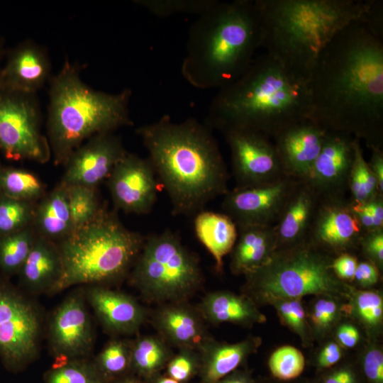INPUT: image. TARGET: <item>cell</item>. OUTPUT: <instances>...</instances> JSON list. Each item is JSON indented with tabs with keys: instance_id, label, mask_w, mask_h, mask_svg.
<instances>
[{
	"instance_id": "cell-6",
	"label": "cell",
	"mask_w": 383,
	"mask_h": 383,
	"mask_svg": "<svg viewBox=\"0 0 383 383\" xmlns=\"http://www.w3.org/2000/svg\"><path fill=\"white\" fill-rule=\"evenodd\" d=\"M50 88L48 135L56 165H65L86 140L133 124L129 89L116 94L94 90L67 60L51 79Z\"/></svg>"
},
{
	"instance_id": "cell-52",
	"label": "cell",
	"mask_w": 383,
	"mask_h": 383,
	"mask_svg": "<svg viewBox=\"0 0 383 383\" xmlns=\"http://www.w3.org/2000/svg\"><path fill=\"white\" fill-rule=\"evenodd\" d=\"M323 383H359V382L353 369L350 366H343L326 375Z\"/></svg>"
},
{
	"instance_id": "cell-22",
	"label": "cell",
	"mask_w": 383,
	"mask_h": 383,
	"mask_svg": "<svg viewBox=\"0 0 383 383\" xmlns=\"http://www.w3.org/2000/svg\"><path fill=\"white\" fill-rule=\"evenodd\" d=\"M50 63L46 52L37 44L24 42L9 53L0 74V87L35 94L48 81Z\"/></svg>"
},
{
	"instance_id": "cell-27",
	"label": "cell",
	"mask_w": 383,
	"mask_h": 383,
	"mask_svg": "<svg viewBox=\"0 0 383 383\" xmlns=\"http://www.w3.org/2000/svg\"><path fill=\"white\" fill-rule=\"evenodd\" d=\"M260 344L261 339L255 336L235 343L211 339L197 351L204 381L217 383L255 353Z\"/></svg>"
},
{
	"instance_id": "cell-57",
	"label": "cell",
	"mask_w": 383,
	"mask_h": 383,
	"mask_svg": "<svg viewBox=\"0 0 383 383\" xmlns=\"http://www.w3.org/2000/svg\"><path fill=\"white\" fill-rule=\"evenodd\" d=\"M3 50H4L3 43H2L1 40L0 39V62H1V57H2V54H3ZM1 67L0 66V74H1Z\"/></svg>"
},
{
	"instance_id": "cell-26",
	"label": "cell",
	"mask_w": 383,
	"mask_h": 383,
	"mask_svg": "<svg viewBox=\"0 0 383 383\" xmlns=\"http://www.w3.org/2000/svg\"><path fill=\"white\" fill-rule=\"evenodd\" d=\"M196 307L206 323L212 325L230 323L251 326L266 321L253 301L228 291L209 292Z\"/></svg>"
},
{
	"instance_id": "cell-13",
	"label": "cell",
	"mask_w": 383,
	"mask_h": 383,
	"mask_svg": "<svg viewBox=\"0 0 383 383\" xmlns=\"http://www.w3.org/2000/svg\"><path fill=\"white\" fill-rule=\"evenodd\" d=\"M222 132L231 151L235 188L264 184L286 175L270 138L243 128Z\"/></svg>"
},
{
	"instance_id": "cell-17",
	"label": "cell",
	"mask_w": 383,
	"mask_h": 383,
	"mask_svg": "<svg viewBox=\"0 0 383 383\" xmlns=\"http://www.w3.org/2000/svg\"><path fill=\"white\" fill-rule=\"evenodd\" d=\"M108 179L116 209L135 214L151 211L157 199V179L148 158L127 152Z\"/></svg>"
},
{
	"instance_id": "cell-9",
	"label": "cell",
	"mask_w": 383,
	"mask_h": 383,
	"mask_svg": "<svg viewBox=\"0 0 383 383\" xmlns=\"http://www.w3.org/2000/svg\"><path fill=\"white\" fill-rule=\"evenodd\" d=\"M129 277L143 298L158 305L187 301L204 279L197 255L170 229L145 237Z\"/></svg>"
},
{
	"instance_id": "cell-50",
	"label": "cell",
	"mask_w": 383,
	"mask_h": 383,
	"mask_svg": "<svg viewBox=\"0 0 383 383\" xmlns=\"http://www.w3.org/2000/svg\"><path fill=\"white\" fill-rule=\"evenodd\" d=\"M335 337L337 343L341 347L352 348L359 343L360 335L354 325L345 323L338 327Z\"/></svg>"
},
{
	"instance_id": "cell-20",
	"label": "cell",
	"mask_w": 383,
	"mask_h": 383,
	"mask_svg": "<svg viewBox=\"0 0 383 383\" xmlns=\"http://www.w3.org/2000/svg\"><path fill=\"white\" fill-rule=\"evenodd\" d=\"M88 305L109 333L130 335L137 333L148 317L147 310L133 296L104 285L84 289Z\"/></svg>"
},
{
	"instance_id": "cell-58",
	"label": "cell",
	"mask_w": 383,
	"mask_h": 383,
	"mask_svg": "<svg viewBox=\"0 0 383 383\" xmlns=\"http://www.w3.org/2000/svg\"><path fill=\"white\" fill-rule=\"evenodd\" d=\"M119 383H138L134 380H132V379H126V380H123Z\"/></svg>"
},
{
	"instance_id": "cell-45",
	"label": "cell",
	"mask_w": 383,
	"mask_h": 383,
	"mask_svg": "<svg viewBox=\"0 0 383 383\" xmlns=\"http://www.w3.org/2000/svg\"><path fill=\"white\" fill-rule=\"evenodd\" d=\"M362 366L369 383H383V353L379 348L372 345L366 350Z\"/></svg>"
},
{
	"instance_id": "cell-39",
	"label": "cell",
	"mask_w": 383,
	"mask_h": 383,
	"mask_svg": "<svg viewBox=\"0 0 383 383\" xmlns=\"http://www.w3.org/2000/svg\"><path fill=\"white\" fill-rule=\"evenodd\" d=\"M67 188L72 228L74 231L93 219L101 208L99 204L96 189L78 185Z\"/></svg>"
},
{
	"instance_id": "cell-51",
	"label": "cell",
	"mask_w": 383,
	"mask_h": 383,
	"mask_svg": "<svg viewBox=\"0 0 383 383\" xmlns=\"http://www.w3.org/2000/svg\"><path fill=\"white\" fill-rule=\"evenodd\" d=\"M371 151L367 165L377 182L379 193L383 194V149L376 148L371 149Z\"/></svg>"
},
{
	"instance_id": "cell-48",
	"label": "cell",
	"mask_w": 383,
	"mask_h": 383,
	"mask_svg": "<svg viewBox=\"0 0 383 383\" xmlns=\"http://www.w3.org/2000/svg\"><path fill=\"white\" fill-rule=\"evenodd\" d=\"M380 277V271L369 260L358 262L353 281L362 288H370L376 284Z\"/></svg>"
},
{
	"instance_id": "cell-56",
	"label": "cell",
	"mask_w": 383,
	"mask_h": 383,
	"mask_svg": "<svg viewBox=\"0 0 383 383\" xmlns=\"http://www.w3.org/2000/svg\"><path fill=\"white\" fill-rule=\"evenodd\" d=\"M157 383H179V382L170 377H162L157 380Z\"/></svg>"
},
{
	"instance_id": "cell-19",
	"label": "cell",
	"mask_w": 383,
	"mask_h": 383,
	"mask_svg": "<svg viewBox=\"0 0 383 383\" xmlns=\"http://www.w3.org/2000/svg\"><path fill=\"white\" fill-rule=\"evenodd\" d=\"M326 131L306 118L288 126L274 138L286 175L299 180L307 178L321 151Z\"/></svg>"
},
{
	"instance_id": "cell-37",
	"label": "cell",
	"mask_w": 383,
	"mask_h": 383,
	"mask_svg": "<svg viewBox=\"0 0 383 383\" xmlns=\"http://www.w3.org/2000/svg\"><path fill=\"white\" fill-rule=\"evenodd\" d=\"M35 208L31 201L0 195V236L8 235L33 223Z\"/></svg>"
},
{
	"instance_id": "cell-42",
	"label": "cell",
	"mask_w": 383,
	"mask_h": 383,
	"mask_svg": "<svg viewBox=\"0 0 383 383\" xmlns=\"http://www.w3.org/2000/svg\"><path fill=\"white\" fill-rule=\"evenodd\" d=\"M318 296L311 308L308 318L315 334L323 336L338 322L343 311V306H340L334 296Z\"/></svg>"
},
{
	"instance_id": "cell-3",
	"label": "cell",
	"mask_w": 383,
	"mask_h": 383,
	"mask_svg": "<svg viewBox=\"0 0 383 383\" xmlns=\"http://www.w3.org/2000/svg\"><path fill=\"white\" fill-rule=\"evenodd\" d=\"M306 82L296 79L267 55L254 59L245 72L213 98L206 124L221 131L243 128L274 138L309 118Z\"/></svg>"
},
{
	"instance_id": "cell-32",
	"label": "cell",
	"mask_w": 383,
	"mask_h": 383,
	"mask_svg": "<svg viewBox=\"0 0 383 383\" xmlns=\"http://www.w3.org/2000/svg\"><path fill=\"white\" fill-rule=\"evenodd\" d=\"M36 238L30 226L0 236V271L4 276L8 277L19 272Z\"/></svg>"
},
{
	"instance_id": "cell-7",
	"label": "cell",
	"mask_w": 383,
	"mask_h": 383,
	"mask_svg": "<svg viewBox=\"0 0 383 383\" xmlns=\"http://www.w3.org/2000/svg\"><path fill=\"white\" fill-rule=\"evenodd\" d=\"M145 239L101 208L93 219L57 244L62 270L50 294L78 285L106 286L118 281L131 270Z\"/></svg>"
},
{
	"instance_id": "cell-60",
	"label": "cell",
	"mask_w": 383,
	"mask_h": 383,
	"mask_svg": "<svg viewBox=\"0 0 383 383\" xmlns=\"http://www.w3.org/2000/svg\"><path fill=\"white\" fill-rule=\"evenodd\" d=\"M1 194V190H0V195Z\"/></svg>"
},
{
	"instance_id": "cell-46",
	"label": "cell",
	"mask_w": 383,
	"mask_h": 383,
	"mask_svg": "<svg viewBox=\"0 0 383 383\" xmlns=\"http://www.w3.org/2000/svg\"><path fill=\"white\" fill-rule=\"evenodd\" d=\"M358 262L355 254L343 253L333 257L331 269L339 279L345 282H351L353 281Z\"/></svg>"
},
{
	"instance_id": "cell-36",
	"label": "cell",
	"mask_w": 383,
	"mask_h": 383,
	"mask_svg": "<svg viewBox=\"0 0 383 383\" xmlns=\"http://www.w3.org/2000/svg\"><path fill=\"white\" fill-rule=\"evenodd\" d=\"M93 362L85 358L67 360L54 366L45 376V383H104Z\"/></svg>"
},
{
	"instance_id": "cell-14",
	"label": "cell",
	"mask_w": 383,
	"mask_h": 383,
	"mask_svg": "<svg viewBox=\"0 0 383 383\" xmlns=\"http://www.w3.org/2000/svg\"><path fill=\"white\" fill-rule=\"evenodd\" d=\"M299 181L284 175L255 186L235 187L223 196L222 209L237 228L274 226Z\"/></svg>"
},
{
	"instance_id": "cell-30",
	"label": "cell",
	"mask_w": 383,
	"mask_h": 383,
	"mask_svg": "<svg viewBox=\"0 0 383 383\" xmlns=\"http://www.w3.org/2000/svg\"><path fill=\"white\" fill-rule=\"evenodd\" d=\"M170 345L160 336L142 335L131 341V368L149 376L172 357Z\"/></svg>"
},
{
	"instance_id": "cell-18",
	"label": "cell",
	"mask_w": 383,
	"mask_h": 383,
	"mask_svg": "<svg viewBox=\"0 0 383 383\" xmlns=\"http://www.w3.org/2000/svg\"><path fill=\"white\" fill-rule=\"evenodd\" d=\"M127 152L121 139L113 133L97 134L70 156L61 183L67 187L78 185L96 189L109 178Z\"/></svg>"
},
{
	"instance_id": "cell-5",
	"label": "cell",
	"mask_w": 383,
	"mask_h": 383,
	"mask_svg": "<svg viewBox=\"0 0 383 383\" xmlns=\"http://www.w3.org/2000/svg\"><path fill=\"white\" fill-rule=\"evenodd\" d=\"M372 0H256L262 45L291 75L306 82L322 50L361 20Z\"/></svg>"
},
{
	"instance_id": "cell-41",
	"label": "cell",
	"mask_w": 383,
	"mask_h": 383,
	"mask_svg": "<svg viewBox=\"0 0 383 383\" xmlns=\"http://www.w3.org/2000/svg\"><path fill=\"white\" fill-rule=\"evenodd\" d=\"M272 375L281 381L297 378L303 372L305 359L302 353L291 345L278 348L270 355L268 361Z\"/></svg>"
},
{
	"instance_id": "cell-24",
	"label": "cell",
	"mask_w": 383,
	"mask_h": 383,
	"mask_svg": "<svg viewBox=\"0 0 383 383\" xmlns=\"http://www.w3.org/2000/svg\"><path fill=\"white\" fill-rule=\"evenodd\" d=\"M62 263L57 245L37 235L19 272L21 289L30 296L50 294L58 281Z\"/></svg>"
},
{
	"instance_id": "cell-55",
	"label": "cell",
	"mask_w": 383,
	"mask_h": 383,
	"mask_svg": "<svg viewBox=\"0 0 383 383\" xmlns=\"http://www.w3.org/2000/svg\"><path fill=\"white\" fill-rule=\"evenodd\" d=\"M217 383H251V381L246 374L243 373H237L223 380H220Z\"/></svg>"
},
{
	"instance_id": "cell-33",
	"label": "cell",
	"mask_w": 383,
	"mask_h": 383,
	"mask_svg": "<svg viewBox=\"0 0 383 383\" xmlns=\"http://www.w3.org/2000/svg\"><path fill=\"white\" fill-rule=\"evenodd\" d=\"M0 190L6 196L33 202L43 195L45 188L35 174L21 169L6 168L0 170Z\"/></svg>"
},
{
	"instance_id": "cell-34",
	"label": "cell",
	"mask_w": 383,
	"mask_h": 383,
	"mask_svg": "<svg viewBox=\"0 0 383 383\" xmlns=\"http://www.w3.org/2000/svg\"><path fill=\"white\" fill-rule=\"evenodd\" d=\"M378 194L380 193L377 182L364 157L360 140L356 138L355 157L348 182L350 201L353 204H363Z\"/></svg>"
},
{
	"instance_id": "cell-49",
	"label": "cell",
	"mask_w": 383,
	"mask_h": 383,
	"mask_svg": "<svg viewBox=\"0 0 383 383\" xmlns=\"http://www.w3.org/2000/svg\"><path fill=\"white\" fill-rule=\"evenodd\" d=\"M342 357V347L337 342L331 341L320 350L317 365L320 368H328L338 363Z\"/></svg>"
},
{
	"instance_id": "cell-47",
	"label": "cell",
	"mask_w": 383,
	"mask_h": 383,
	"mask_svg": "<svg viewBox=\"0 0 383 383\" xmlns=\"http://www.w3.org/2000/svg\"><path fill=\"white\" fill-rule=\"evenodd\" d=\"M361 20L377 37L383 38V3L380 0L372 2Z\"/></svg>"
},
{
	"instance_id": "cell-10",
	"label": "cell",
	"mask_w": 383,
	"mask_h": 383,
	"mask_svg": "<svg viewBox=\"0 0 383 383\" xmlns=\"http://www.w3.org/2000/svg\"><path fill=\"white\" fill-rule=\"evenodd\" d=\"M45 328L41 306L0 276V360L7 370L21 372L37 359Z\"/></svg>"
},
{
	"instance_id": "cell-2",
	"label": "cell",
	"mask_w": 383,
	"mask_h": 383,
	"mask_svg": "<svg viewBox=\"0 0 383 383\" xmlns=\"http://www.w3.org/2000/svg\"><path fill=\"white\" fill-rule=\"evenodd\" d=\"M135 133L148 152L174 216H192L228 192V173L211 128L196 118L174 122L169 115Z\"/></svg>"
},
{
	"instance_id": "cell-40",
	"label": "cell",
	"mask_w": 383,
	"mask_h": 383,
	"mask_svg": "<svg viewBox=\"0 0 383 383\" xmlns=\"http://www.w3.org/2000/svg\"><path fill=\"white\" fill-rule=\"evenodd\" d=\"M218 0H135L134 3L153 15L165 18L175 14L200 15Z\"/></svg>"
},
{
	"instance_id": "cell-4",
	"label": "cell",
	"mask_w": 383,
	"mask_h": 383,
	"mask_svg": "<svg viewBox=\"0 0 383 383\" xmlns=\"http://www.w3.org/2000/svg\"><path fill=\"white\" fill-rule=\"evenodd\" d=\"M261 45L256 0L217 1L190 26L182 74L196 89L219 90L245 72Z\"/></svg>"
},
{
	"instance_id": "cell-12",
	"label": "cell",
	"mask_w": 383,
	"mask_h": 383,
	"mask_svg": "<svg viewBox=\"0 0 383 383\" xmlns=\"http://www.w3.org/2000/svg\"><path fill=\"white\" fill-rule=\"evenodd\" d=\"M50 351L64 361L85 358L91 352L95 333L84 289L73 291L56 307L47 323Z\"/></svg>"
},
{
	"instance_id": "cell-21",
	"label": "cell",
	"mask_w": 383,
	"mask_h": 383,
	"mask_svg": "<svg viewBox=\"0 0 383 383\" xmlns=\"http://www.w3.org/2000/svg\"><path fill=\"white\" fill-rule=\"evenodd\" d=\"M151 321L159 336L179 349L198 351L213 339L196 307L187 301L160 304L152 311Z\"/></svg>"
},
{
	"instance_id": "cell-31",
	"label": "cell",
	"mask_w": 383,
	"mask_h": 383,
	"mask_svg": "<svg viewBox=\"0 0 383 383\" xmlns=\"http://www.w3.org/2000/svg\"><path fill=\"white\" fill-rule=\"evenodd\" d=\"M347 296L348 304L343 306V311L350 314L374 335L379 331L383 319V299L379 292L356 289L350 286Z\"/></svg>"
},
{
	"instance_id": "cell-44",
	"label": "cell",
	"mask_w": 383,
	"mask_h": 383,
	"mask_svg": "<svg viewBox=\"0 0 383 383\" xmlns=\"http://www.w3.org/2000/svg\"><path fill=\"white\" fill-rule=\"evenodd\" d=\"M359 250L367 260L383 270V228L363 232L359 242Z\"/></svg>"
},
{
	"instance_id": "cell-53",
	"label": "cell",
	"mask_w": 383,
	"mask_h": 383,
	"mask_svg": "<svg viewBox=\"0 0 383 383\" xmlns=\"http://www.w3.org/2000/svg\"><path fill=\"white\" fill-rule=\"evenodd\" d=\"M363 205L371 215L374 227L383 228V194H378Z\"/></svg>"
},
{
	"instance_id": "cell-54",
	"label": "cell",
	"mask_w": 383,
	"mask_h": 383,
	"mask_svg": "<svg viewBox=\"0 0 383 383\" xmlns=\"http://www.w3.org/2000/svg\"><path fill=\"white\" fill-rule=\"evenodd\" d=\"M351 206L363 232L376 228L371 215L363 204H353L351 203Z\"/></svg>"
},
{
	"instance_id": "cell-38",
	"label": "cell",
	"mask_w": 383,
	"mask_h": 383,
	"mask_svg": "<svg viewBox=\"0 0 383 383\" xmlns=\"http://www.w3.org/2000/svg\"><path fill=\"white\" fill-rule=\"evenodd\" d=\"M268 304L274 307L281 322L297 334L304 344L308 345L312 332L301 299H277L270 301Z\"/></svg>"
},
{
	"instance_id": "cell-11",
	"label": "cell",
	"mask_w": 383,
	"mask_h": 383,
	"mask_svg": "<svg viewBox=\"0 0 383 383\" xmlns=\"http://www.w3.org/2000/svg\"><path fill=\"white\" fill-rule=\"evenodd\" d=\"M35 94L0 87V150L8 160L45 163L51 157Z\"/></svg>"
},
{
	"instance_id": "cell-59",
	"label": "cell",
	"mask_w": 383,
	"mask_h": 383,
	"mask_svg": "<svg viewBox=\"0 0 383 383\" xmlns=\"http://www.w3.org/2000/svg\"><path fill=\"white\" fill-rule=\"evenodd\" d=\"M270 383H282V382H271ZM286 383H288V382H286Z\"/></svg>"
},
{
	"instance_id": "cell-43",
	"label": "cell",
	"mask_w": 383,
	"mask_h": 383,
	"mask_svg": "<svg viewBox=\"0 0 383 383\" xmlns=\"http://www.w3.org/2000/svg\"><path fill=\"white\" fill-rule=\"evenodd\" d=\"M199 365L197 351L191 349H179V353L168 361L167 372L170 377L178 382L187 380Z\"/></svg>"
},
{
	"instance_id": "cell-35",
	"label": "cell",
	"mask_w": 383,
	"mask_h": 383,
	"mask_svg": "<svg viewBox=\"0 0 383 383\" xmlns=\"http://www.w3.org/2000/svg\"><path fill=\"white\" fill-rule=\"evenodd\" d=\"M93 362L104 380L106 377L125 372L131 368V341L121 338L111 340Z\"/></svg>"
},
{
	"instance_id": "cell-8",
	"label": "cell",
	"mask_w": 383,
	"mask_h": 383,
	"mask_svg": "<svg viewBox=\"0 0 383 383\" xmlns=\"http://www.w3.org/2000/svg\"><path fill=\"white\" fill-rule=\"evenodd\" d=\"M333 259L306 240L278 250L268 263L245 275L244 295L255 303L306 295L347 296L350 285L335 275Z\"/></svg>"
},
{
	"instance_id": "cell-25",
	"label": "cell",
	"mask_w": 383,
	"mask_h": 383,
	"mask_svg": "<svg viewBox=\"0 0 383 383\" xmlns=\"http://www.w3.org/2000/svg\"><path fill=\"white\" fill-rule=\"evenodd\" d=\"M277 250L274 226L238 228V237L231 251L233 274L246 275L263 267Z\"/></svg>"
},
{
	"instance_id": "cell-29",
	"label": "cell",
	"mask_w": 383,
	"mask_h": 383,
	"mask_svg": "<svg viewBox=\"0 0 383 383\" xmlns=\"http://www.w3.org/2000/svg\"><path fill=\"white\" fill-rule=\"evenodd\" d=\"M37 235L61 241L73 231L67 188L61 182L35 208L33 223Z\"/></svg>"
},
{
	"instance_id": "cell-23",
	"label": "cell",
	"mask_w": 383,
	"mask_h": 383,
	"mask_svg": "<svg viewBox=\"0 0 383 383\" xmlns=\"http://www.w3.org/2000/svg\"><path fill=\"white\" fill-rule=\"evenodd\" d=\"M318 199L307 183L299 181L274 226L277 250L305 240Z\"/></svg>"
},
{
	"instance_id": "cell-28",
	"label": "cell",
	"mask_w": 383,
	"mask_h": 383,
	"mask_svg": "<svg viewBox=\"0 0 383 383\" xmlns=\"http://www.w3.org/2000/svg\"><path fill=\"white\" fill-rule=\"evenodd\" d=\"M194 228L196 238L212 255L219 273L223 258L230 254L238 237V228L226 213L204 209L194 215Z\"/></svg>"
},
{
	"instance_id": "cell-16",
	"label": "cell",
	"mask_w": 383,
	"mask_h": 383,
	"mask_svg": "<svg viewBox=\"0 0 383 383\" xmlns=\"http://www.w3.org/2000/svg\"><path fill=\"white\" fill-rule=\"evenodd\" d=\"M356 138L326 131L321 151L304 181L318 199L348 196Z\"/></svg>"
},
{
	"instance_id": "cell-1",
	"label": "cell",
	"mask_w": 383,
	"mask_h": 383,
	"mask_svg": "<svg viewBox=\"0 0 383 383\" xmlns=\"http://www.w3.org/2000/svg\"><path fill=\"white\" fill-rule=\"evenodd\" d=\"M306 87L309 119L363 140L370 150L383 148V40L362 20L322 50Z\"/></svg>"
},
{
	"instance_id": "cell-15",
	"label": "cell",
	"mask_w": 383,
	"mask_h": 383,
	"mask_svg": "<svg viewBox=\"0 0 383 383\" xmlns=\"http://www.w3.org/2000/svg\"><path fill=\"white\" fill-rule=\"evenodd\" d=\"M363 233L348 196L322 198L305 240L332 257L359 250Z\"/></svg>"
}]
</instances>
